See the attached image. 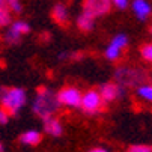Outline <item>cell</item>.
Returning <instances> with one entry per match:
<instances>
[{"instance_id": "obj_1", "label": "cell", "mask_w": 152, "mask_h": 152, "mask_svg": "<svg viewBox=\"0 0 152 152\" xmlns=\"http://www.w3.org/2000/svg\"><path fill=\"white\" fill-rule=\"evenodd\" d=\"M60 102L57 98V94H54L51 89L41 86L36 89V96L32 102V112L39 119H45L48 116H54V113L59 110Z\"/></svg>"}, {"instance_id": "obj_2", "label": "cell", "mask_w": 152, "mask_h": 152, "mask_svg": "<svg viewBox=\"0 0 152 152\" xmlns=\"http://www.w3.org/2000/svg\"><path fill=\"white\" fill-rule=\"evenodd\" d=\"M27 102V94L21 88H5L0 86V105L9 112L11 116H17Z\"/></svg>"}, {"instance_id": "obj_3", "label": "cell", "mask_w": 152, "mask_h": 152, "mask_svg": "<svg viewBox=\"0 0 152 152\" xmlns=\"http://www.w3.org/2000/svg\"><path fill=\"white\" fill-rule=\"evenodd\" d=\"M145 78V74L142 69L137 68H128V66H121L115 71V80L118 84H121L124 89L126 88H134L140 86Z\"/></svg>"}, {"instance_id": "obj_4", "label": "cell", "mask_w": 152, "mask_h": 152, "mask_svg": "<svg viewBox=\"0 0 152 152\" xmlns=\"http://www.w3.org/2000/svg\"><path fill=\"white\" fill-rule=\"evenodd\" d=\"M104 99L99 94V91H88L86 94H83L81 96V104H80V108L86 113V115H95V113H99L102 108H104Z\"/></svg>"}, {"instance_id": "obj_5", "label": "cell", "mask_w": 152, "mask_h": 152, "mask_svg": "<svg viewBox=\"0 0 152 152\" xmlns=\"http://www.w3.org/2000/svg\"><path fill=\"white\" fill-rule=\"evenodd\" d=\"M112 0H83V12H88L95 18L104 17L112 9Z\"/></svg>"}, {"instance_id": "obj_6", "label": "cell", "mask_w": 152, "mask_h": 152, "mask_svg": "<svg viewBox=\"0 0 152 152\" xmlns=\"http://www.w3.org/2000/svg\"><path fill=\"white\" fill-rule=\"evenodd\" d=\"M81 96H83V94L77 88H74V86H68V88H63L62 91L57 92V98H59L60 105L71 107V108L80 107Z\"/></svg>"}, {"instance_id": "obj_7", "label": "cell", "mask_w": 152, "mask_h": 152, "mask_svg": "<svg viewBox=\"0 0 152 152\" xmlns=\"http://www.w3.org/2000/svg\"><path fill=\"white\" fill-rule=\"evenodd\" d=\"M98 91H99V94H101L104 102L107 104V102L116 101V99L124 94L125 89L122 88L121 84H118L116 81H107V83H102V84L99 86Z\"/></svg>"}, {"instance_id": "obj_8", "label": "cell", "mask_w": 152, "mask_h": 152, "mask_svg": "<svg viewBox=\"0 0 152 152\" xmlns=\"http://www.w3.org/2000/svg\"><path fill=\"white\" fill-rule=\"evenodd\" d=\"M42 126H44V131L51 137H60L63 134L62 122L56 116H48L45 119H42Z\"/></svg>"}, {"instance_id": "obj_9", "label": "cell", "mask_w": 152, "mask_h": 152, "mask_svg": "<svg viewBox=\"0 0 152 152\" xmlns=\"http://www.w3.org/2000/svg\"><path fill=\"white\" fill-rule=\"evenodd\" d=\"M51 18L56 24L59 26H68L69 23V12H68V8L65 6L63 3H56L51 9Z\"/></svg>"}, {"instance_id": "obj_10", "label": "cell", "mask_w": 152, "mask_h": 152, "mask_svg": "<svg viewBox=\"0 0 152 152\" xmlns=\"http://www.w3.org/2000/svg\"><path fill=\"white\" fill-rule=\"evenodd\" d=\"M133 12L136 14V17L140 20V21H145L148 20V17L151 15L152 12V8H151V3L148 2V0H134L133 5Z\"/></svg>"}, {"instance_id": "obj_11", "label": "cell", "mask_w": 152, "mask_h": 152, "mask_svg": "<svg viewBox=\"0 0 152 152\" xmlns=\"http://www.w3.org/2000/svg\"><path fill=\"white\" fill-rule=\"evenodd\" d=\"M42 140V136L39 131H35V129H29V131H24L20 136V143L26 145V146H36L39 145Z\"/></svg>"}, {"instance_id": "obj_12", "label": "cell", "mask_w": 152, "mask_h": 152, "mask_svg": "<svg viewBox=\"0 0 152 152\" xmlns=\"http://www.w3.org/2000/svg\"><path fill=\"white\" fill-rule=\"evenodd\" d=\"M77 27L81 32H91L95 27V17H92L88 12H81L77 18Z\"/></svg>"}, {"instance_id": "obj_13", "label": "cell", "mask_w": 152, "mask_h": 152, "mask_svg": "<svg viewBox=\"0 0 152 152\" xmlns=\"http://www.w3.org/2000/svg\"><path fill=\"white\" fill-rule=\"evenodd\" d=\"M137 96L143 101H148V102H152V84H140L137 86V91H136Z\"/></svg>"}, {"instance_id": "obj_14", "label": "cell", "mask_w": 152, "mask_h": 152, "mask_svg": "<svg viewBox=\"0 0 152 152\" xmlns=\"http://www.w3.org/2000/svg\"><path fill=\"white\" fill-rule=\"evenodd\" d=\"M122 48H119L118 45H115L113 42H110L108 44V47L105 48V51H104V56L110 60V62H115V60H118L121 56H122Z\"/></svg>"}, {"instance_id": "obj_15", "label": "cell", "mask_w": 152, "mask_h": 152, "mask_svg": "<svg viewBox=\"0 0 152 152\" xmlns=\"http://www.w3.org/2000/svg\"><path fill=\"white\" fill-rule=\"evenodd\" d=\"M21 38H23V35H20L18 32H15V30L11 29V27H9V30H6V33H5V36H3L5 42H6V44H9V45H17V44H20Z\"/></svg>"}, {"instance_id": "obj_16", "label": "cell", "mask_w": 152, "mask_h": 152, "mask_svg": "<svg viewBox=\"0 0 152 152\" xmlns=\"http://www.w3.org/2000/svg\"><path fill=\"white\" fill-rule=\"evenodd\" d=\"M11 29H14L15 32H18L20 35H27V33H30V24L29 23H26V21H21V20H17V21H14V23H11V26H9Z\"/></svg>"}, {"instance_id": "obj_17", "label": "cell", "mask_w": 152, "mask_h": 152, "mask_svg": "<svg viewBox=\"0 0 152 152\" xmlns=\"http://www.w3.org/2000/svg\"><path fill=\"white\" fill-rule=\"evenodd\" d=\"M11 12H12V11H11L8 6H2V8H0V27L11 26V23H12Z\"/></svg>"}, {"instance_id": "obj_18", "label": "cell", "mask_w": 152, "mask_h": 152, "mask_svg": "<svg viewBox=\"0 0 152 152\" xmlns=\"http://www.w3.org/2000/svg\"><path fill=\"white\" fill-rule=\"evenodd\" d=\"M110 42H113V44H115V45H118L119 48L125 50V48H126V45H128V36H126L125 33H119V35H116Z\"/></svg>"}, {"instance_id": "obj_19", "label": "cell", "mask_w": 152, "mask_h": 152, "mask_svg": "<svg viewBox=\"0 0 152 152\" xmlns=\"http://www.w3.org/2000/svg\"><path fill=\"white\" fill-rule=\"evenodd\" d=\"M140 54H142V57H143L146 62L152 63V42L142 45V48H140Z\"/></svg>"}, {"instance_id": "obj_20", "label": "cell", "mask_w": 152, "mask_h": 152, "mask_svg": "<svg viewBox=\"0 0 152 152\" xmlns=\"http://www.w3.org/2000/svg\"><path fill=\"white\" fill-rule=\"evenodd\" d=\"M6 5L14 14H21L23 12V6H21L20 0H6Z\"/></svg>"}, {"instance_id": "obj_21", "label": "cell", "mask_w": 152, "mask_h": 152, "mask_svg": "<svg viewBox=\"0 0 152 152\" xmlns=\"http://www.w3.org/2000/svg\"><path fill=\"white\" fill-rule=\"evenodd\" d=\"M126 152H152V146H146V145H134V146H129Z\"/></svg>"}, {"instance_id": "obj_22", "label": "cell", "mask_w": 152, "mask_h": 152, "mask_svg": "<svg viewBox=\"0 0 152 152\" xmlns=\"http://www.w3.org/2000/svg\"><path fill=\"white\" fill-rule=\"evenodd\" d=\"M9 112L6 110V108L0 107V125H6L9 122Z\"/></svg>"}, {"instance_id": "obj_23", "label": "cell", "mask_w": 152, "mask_h": 152, "mask_svg": "<svg viewBox=\"0 0 152 152\" xmlns=\"http://www.w3.org/2000/svg\"><path fill=\"white\" fill-rule=\"evenodd\" d=\"M112 3H113L118 9H126L129 0H112Z\"/></svg>"}, {"instance_id": "obj_24", "label": "cell", "mask_w": 152, "mask_h": 152, "mask_svg": "<svg viewBox=\"0 0 152 152\" xmlns=\"http://www.w3.org/2000/svg\"><path fill=\"white\" fill-rule=\"evenodd\" d=\"M89 152H108V151L104 149V148H94V149H91Z\"/></svg>"}, {"instance_id": "obj_25", "label": "cell", "mask_w": 152, "mask_h": 152, "mask_svg": "<svg viewBox=\"0 0 152 152\" xmlns=\"http://www.w3.org/2000/svg\"><path fill=\"white\" fill-rule=\"evenodd\" d=\"M2 6H8L6 5V0H0V8H2Z\"/></svg>"}]
</instances>
